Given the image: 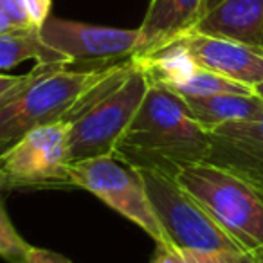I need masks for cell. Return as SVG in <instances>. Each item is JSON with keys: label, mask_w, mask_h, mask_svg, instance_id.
Returning <instances> with one entry per match:
<instances>
[{"label": "cell", "mask_w": 263, "mask_h": 263, "mask_svg": "<svg viewBox=\"0 0 263 263\" xmlns=\"http://www.w3.org/2000/svg\"><path fill=\"white\" fill-rule=\"evenodd\" d=\"M31 249L33 245L20 236L0 200V256L11 263H26Z\"/></svg>", "instance_id": "2e32d148"}, {"label": "cell", "mask_w": 263, "mask_h": 263, "mask_svg": "<svg viewBox=\"0 0 263 263\" xmlns=\"http://www.w3.org/2000/svg\"><path fill=\"white\" fill-rule=\"evenodd\" d=\"M40 36L49 47L67 56L70 69H98L132 60L139 29L92 26L49 16L40 27Z\"/></svg>", "instance_id": "ba28073f"}, {"label": "cell", "mask_w": 263, "mask_h": 263, "mask_svg": "<svg viewBox=\"0 0 263 263\" xmlns=\"http://www.w3.org/2000/svg\"><path fill=\"white\" fill-rule=\"evenodd\" d=\"M150 263H198L193 256H190L187 252L180 251L179 247H175L173 243L170 245H157L154 258L150 259Z\"/></svg>", "instance_id": "ac0fdd59"}, {"label": "cell", "mask_w": 263, "mask_h": 263, "mask_svg": "<svg viewBox=\"0 0 263 263\" xmlns=\"http://www.w3.org/2000/svg\"><path fill=\"white\" fill-rule=\"evenodd\" d=\"M26 263H74L69 258L58 254L54 251H49V249H40V247H33L29 251L26 258Z\"/></svg>", "instance_id": "44dd1931"}, {"label": "cell", "mask_w": 263, "mask_h": 263, "mask_svg": "<svg viewBox=\"0 0 263 263\" xmlns=\"http://www.w3.org/2000/svg\"><path fill=\"white\" fill-rule=\"evenodd\" d=\"M175 180L243 249L263 247V191L209 162L179 170Z\"/></svg>", "instance_id": "277c9868"}, {"label": "cell", "mask_w": 263, "mask_h": 263, "mask_svg": "<svg viewBox=\"0 0 263 263\" xmlns=\"http://www.w3.org/2000/svg\"><path fill=\"white\" fill-rule=\"evenodd\" d=\"M27 60H34L42 65L65 63L69 65L67 56L49 47L40 36V29L26 27L15 29L11 33L0 34V70H8L20 65Z\"/></svg>", "instance_id": "5bb4252c"}, {"label": "cell", "mask_w": 263, "mask_h": 263, "mask_svg": "<svg viewBox=\"0 0 263 263\" xmlns=\"http://www.w3.org/2000/svg\"><path fill=\"white\" fill-rule=\"evenodd\" d=\"M15 29H22V27L16 26V24L11 20V16L0 9V34L11 33V31H15Z\"/></svg>", "instance_id": "7402d4cb"}, {"label": "cell", "mask_w": 263, "mask_h": 263, "mask_svg": "<svg viewBox=\"0 0 263 263\" xmlns=\"http://www.w3.org/2000/svg\"><path fill=\"white\" fill-rule=\"evenodd\" d=\"M148 87V74L132 60L126 72L106 85L70 121L67 136L70 164L114 154L128 124L139 110Z\"/></svg>", "instance_id": "5b68a950"}, {"label": "cell", "mask_w": 263, "mask_h": 263, "mask_svg": "<svg viewBox=\"0 0 263 263\" xmlns=\"http://www.w3.org/2000/svg\"><path fill=\"white\" fill-rule=\"evenodd\" d=\"M243 263H263V247L258 249V251L247 252V258H245Z\"/></svg>", "instance_id": "603a6c76"}, {"label": "cell", "mask_w": 263, "mask_h": 263, "mask_svg": "<svg viewBox=\"0 0 263 263\" xmlns=\"http://www.w3.org/2000/svg\"><path fill=\"white\" fill-rule=\"evenodd\" d=\"M182 99L195 121L208 132L227 123L251 119L263 110V99L256 94H213Z\"/></svg>", "instance_id": "4fadbf2b"}, {"label": "cell", "mask_w": 263, "mask_h": 263, "mask_svg": "<svg viewBox=\"0 0 263 263\" xmlns=\"http://www.w3.org/2000/svg\"><path fill=\"white\" fill-rule=\"evenodd\" d=\"M208 161L263 191V110L258 116L209 130Z\"/></svg>", "instance_id": "9c48e42d"}, {"label": "cell", "mask_w": 263, "mask_h": 263, "mask_svg": "<svg viewBox=\"0 0 263 263\" xmlns=\"http://www.w3.org/2000/svg\"><path fill=\"white\" fill-rule=\"evenodd\" d=\"M70 184L83 187L144 231L155 245H170L148 197L143 173L117 154L70 164Z\"/></svg>", "instance_id": "8992f818"}, {"label": "cell", "mask_w": 263, "mask_h": 263, "mask_svg": "<svg viewBox=\"0 0 263 263\" xmlns=\"http://www.w3.org/2000/svg\"><path fill=\"white\" fill-rule=\"evenodd\" d=\"M33 78V70L27 74H20V76H9V74H0V105L8 101L11 96L20 92L29 80Z\"/></svg>", "instance_id": "d6986e66"}, {"label": "cell", "mask_w": 263, "mask_h": 263, "mask_svg": "<svg viewBox=\"0 0 263 263\" xmlns=\"http://www.w3.org/2000/svg\"><path fill=\"white\" fill-rule=\"evenodd\" d=\"M252 92H254V94L258 96L259 99H263V81H261V83H258V85H256V87L252 88Z\"/></svg>", "instance_id": "cb8c5ba5"}, {"label": "cell", "mask_w": 263, "mask_h": 263, "mask_svg": "<svg viewBox=\"0 0 263 263\" xmlns=\"http://www.w3.org/2000/svg\"><path fill=\"white\" fill-rule=\"evenodd\" d=\"M26 15L29 18V24L36 29H40L45 24V20L51 16L52 0H22Z\"/></svg>", "instance_id": "e0dca14e"}, {"label": "cell", "mask_w": 263, "mask_h": 263, "mask_svg": "<svg viewBox=\"0 0 263 263\" xmlns=\"http://www.w3.org/2000/svg\"><path fill=\"white\" fill-rule=\"evenodd\" d=\"M209 150V132L195 121L184 99L150 81L114 154L139 170H157L175 179L179 170L208 161Z\"/></svg>", "instance_id": "6da1fadb"}, {"label": "cell", "mask_w": 263, "mask_h": 263, "mask_svg": "<svg viewBox=\"0 0 263 263\" xmlns=\"http://www.w3.org/2000/svg\"><path fill=\"white\" fill-rule=\"evenodd\" d=\"M70 121L36 126L0 154V173L8 187H56L70 184Z\"/></svg>", "instance_id": "52a82bcc"}, {"label": "cell", "mask_w": 263, "mask_h": 263, "mask_svg": "<svg viewBox=\"0 0 263 263\" xmlns=\"http://www.w3.org/2000/svg\"><path fill=\"white\" fill-rule=\"evenodd\" d=\"M175 94L180 98H198V96H213V94H254L252 88L240 85L236 81L223 78L216 72L198 67L195 74L182 85L173 88Z\"/></svg>", "instance_id": "9a60e30c"}, {"label": "cell", "mask_w": 263, "mask_h": 263, "mask_svg": "<svg viewBox=\"0 0 263 263\" xmlns=\"http://www.w3.org/2000/svg\"><path fill=\"white\" fill-rule=\"evenodd\" d=\"M148 197L168 240L198 263H243L247 252L173 177L141 170Z\"/></svg>", "instance_id": "3957f363"}, {"label": "cell", "mask_w": 263, "mask_h": 263, "mask_svg": "<svg viewBox=\"0 0 263 263\" xmlns=\"http://www.w3.org/2000/svg\"><path fill=\"white\" fill-rule=\"evenodd\" d=\"M193 31L263 49V0H218Z\"/></svg>", "instance_id": "7c38bea8"}, {"label": "cell", "mask_w": 263, "mask_h": 263, "mask_svg": "<svg viewBox=\"0 0 263 263\" xmlns=\"http://www.w3.org/2000/svg\"><path fill=\"white\" fill-rule=\"evenodd\" d=\"M198 67L254 88L263 81V49L191 31L179 38Z\"/></svg>", "instance_id": "30bf717a"}, {"label": "cell", "mask_w": 263, "mask_h": 263, "mask_svg": "<svg viewBox=\"0 0 263 263\" xmlns=\"http://www.w3.org/2000/svg\"><path fill=\"white\" fill-rule=\"evenodd\" d=\"M130 65L132 60L98 69L36 63L29 83L0 105V154L33 128L72 121Z\"/></svg>", "instance_id": "7a4b0ae2"}, {"label": "cell", "mask_w": 263, "mask_h": 263, "mask_svg": "<svg viewBox=\"0 0 263 263\" xmlns=\"http://www.w3.org/2000/svg\"><path fill=\"white\" fill-rule=\"evenodd\" d=\"M0 182H4V186L8 187V184H6V180H4V177H2V173H0Z\"/></svg>", "instance_id": "d4e9b609"}, {"label": "cell", "mask_w": 263, "mask_h": 263, "mask_svg": "<svg viewBox=\"0 0 263 263\" xmlns=\"http://www.w3.org/2000/svg\"><path fill=\"white\" fill-rule=\"evenodd\" d=\"M208 11V0H152L137 29L139 42L132 58H144L197 27Z\"/></svg>", "instance_id": "8fae6325"}, {"label": "cell", "mask_w": 263, "mask_h": 263, "mask_svg": "<svg viewBox=\"0 0 263 263\" xmlns=\"http://www.w3.org/2000/svg\"><path fill=\"white\" fill-rule=\"evenodd\" d=\"M2 190H6V186H4V182H0V191Z\"/></svg>", "instance_id": "484cf974"}, {"label": "cell", "mask_w": 263, "mask_h": 263, "mask_svg": "<svg viewBox=\"0 0 263 263\" xmlns=\"http://www.w3.org/2000/svg\"><path fill=\"white\" fill-rule=\"evenodd\" d=\"M0 9L4 13H8L11 16V20L16 24L18 27L26 29V27H33L29 24V18L26 15V9H24L22 0H0ZM36 29V27H34Z\"/></svg>", "instance_id": "ffe728a7"}]
</instances>
